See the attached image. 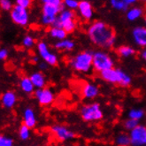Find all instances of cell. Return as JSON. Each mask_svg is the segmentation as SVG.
Masks as SVG:
<instances>
[{"label": "cell", "instance_id": "17", "mask_svg": "<svg viewBox=\"0 0 146 146\" xmlns=\"http://www.w3.org/2000/svg\"><path fill=\"white\" fill-rule=\"evenodd\" d=\"M23 121L24 124L29 128H33L36 124V117L35 111L30 107L26 108L23 113Z\"/></svg>", "mask_w": 146, "mask_h": 146}, {"label": "cell", "instance_id": "4", "mask_svg": "<svg viewBox=\"0 0 146 146\" xmlns=\"http://www.w3.org/2000/svg\"><path fill=\"white\" fill-rule=\"evenodd\" d=\"M99 75L101 79L105 82L113 84H119L124 88L128 87L132 82V79L129 74L121 70V68H111V69L101 72Z\"/></svg>", "mask_w": 146, "mask_h": 146}, {"label": "cell", "instance_id": "3", "mask_svg": "<svg viewBox=\"0 0 146 146\" xmlns=\"http://www.w3.org/2000/svg\"><path fill=\"white\" fill-rule=\"evenodd\" d=\"M69 65L73 69L81 74H89L93 69V51L83 50L73 56Z\"/></svg>", "mask_w": 146, "mask_h": 146}, {"label": "cell", "instance_id": "25", "mask_svg": "<svg viewBox=\"0 0 146 146\" xmlns=\"http://www.w3.org/2000/svg\"><path fill=\"white\" fill-rule=\"evenodd\" d=\"M145 116V111L143 109L141 108H133L130 109L127 113V118L132 119L135 121H140L141 119H143Z\"/></svg>", "mask_w": 146, "mask_h": 146}, {"label": "cell", "instance_id": "9", "mask_svg": "<svg viewBox=\"0 0 146 146\" xmlns=\"http://www.w3.org/2000/svg\"><path fill=\"white\" fill-rule=\"evenodd\" d=\"M37 51L40 57L44 59L49 66H56L58 62V58L56 53L52 52L50 49L46 42H39L37 44Z\"/></svg>", "mask_w": 146, "mask_h": 146}, {"label": "cell", "instance_id": "7", "mask_svg": "<svg viewBox=\"0 0 146 146\" xmlns=\"http://www.w3.org/2000/svg\"><path fill=\"white\" fill-rule=\"evenodd\" d=\"M114 61L106 51L98 50L93 51V69L98 73H101L107 69L113 68Z\"/></svg>", "mask_w": 146, "mask_h": 146}, {"label": "cell", "instance_id": "18", "mask_svg": "<svg viewBox=\"0 0 146 146\" xmlns=\"http://www.w3.org/2000/svg\"><path fill=\"white\" fill-rule=\"evenodd\" d=\"M29 78H30L32 83L34 84V86H35V88H36L37 90L45 88L46 79H45L44 74H42V73H41V72H35V73H33L30 75Z\"/></svg>", "mask_w": 146, "mask_h": 146}, {"label": "cell", "instance_id": "14", "mask_svg": "<svg viewBox=\"0 0 146 146\" xmlns=\"http://www.w3.org/2000/svg\"><path fill=\"white\" fill-rule=\"evenodd\" d=\"M132 38L135 44L142 48H146V28L143 26L135 27L132 30Z\"/></svg>", "mask_w": 146, "mask_h": 146}, {"label": "cell", "instance_id": "8", "mask_svg": "<svg viewBox=\"0 0 146 146\" xmlns=\"http://www.w3.org/2000/svg\"><path fill=\"white\" fill-rule=\"evenodd\" d=\"M50 132L55 138L59 142H66L73 140L76 136L75 133L63 125H54L51 127Z\"/></svg>", "mask_w": 146, "mask_h": 146}, {"label": "cell", "instance_id": "5", "mask_svg": "<svg viewBox=\"0 0 146 146\" xmlns=\"http://www.w3.org/2000/svg\"><path fill=\"white\" fill-rule=\"evenodd\" d=\"M77 27L76 14L74 11L65 9L58 14L51 28H62L67 34L73 33Z\"/></svg>", "mask_w": 146, "mask_h": 146}, {"label": "cell", "instance_id": "32", "mask_svg": "<svg viewBox=\"0 0 146 146\" xmlns=\"http://www.w3.org/2000/svg\"><path fill=\"white\" fill-rule=\"evenodd\" d=\"M22 44L26 48H31L35 45V39H34L31 36H25L22 40Z\"/></svg>", "mask_w": 146, "mask_h": 146}, {"label": "cell", "instance_id": "15", "mask_svg": "<svg viewBox=\"0 0 146 146\" xmlns=\"http://www.w3.org/2000/svg\"><path fill=\"white\" fill-rule=\"evenodd\" d=\"M77 10H78L80 16L85 21H90L93 18L94 10H93V7L90 2L86 1V0L80 1L78 9Z\"/></svg>", "mask_w": 146, "mask_h": 146}, {"label": "cell", "instance_id": "34", "mask_svg": "<svg viewBox=\"0 0 146 146\" xmlns=\"http://www.w3.org/2000/svg\"><path fill=\"white\" fill-rule=\"evenodd\" d=\"M8 56V50L5 49H0V60H4Z\"/></svg>", "mask_w": 146, "mask_h": 146}, {"label": "cell", "instance_id": "27", "mask_svg": "<svg viewBox=\"0 0 146 146\" xmlns=\"http://www.w3.org/2000/svg\"><path fill=\"white\" fill-rule=\"evenodd\" d=\"M19 136H20V138L23 141L28 140L30 136V128L26 126L25 124L21 125L20 127V129H19Z\"/></svg>", "mask_w": 146, "mask_h": 146}, {"label": "cell", "instance_id": "28", "mask_svg": "<svg viewBox=\"0 0 146 146\" xmlns=\"http://www.w3.org/2000/svg\"><path fill=\"white\" fill-rule=\"evenodd\" d=\"M139 125V121H135V119H125V121L123 122V127L127 131H132L133 129Z\"/></svg>", "mask_w": 146, "mask_h": 146}, {"label": "cell", "instance_id": "29", "mask_svg": "<svg viewBox=\"0 0 146 146\" xmlns=\"http://www.w3.org/2000/svg\"><path fill=\"white\" fill-rule=\"evenodd\" d=\"M63 4L66 9L71 11L77 10L79 6V1H77V0H65V1H63Z\"/></svg>", "mask_w": 146, "mask_h": 146}, {"label": "cell", "instance_id": "23", "mask_svg": "<svg viewBox=\"0 0 146 146\" xmlns=\"http://www.w3.org/2000/svg\"><path fill=\"white\" fill-rule=\"evenodd\" d=\"M117 53L119 57L127 58L135 54V50L129 45H121L117 49Z\"/></svg>", "mask_w": 146, "mask_h": 146}, {"label": "cell", "instance_id": "6", "mask_svg": "<svg viewBox=\"0 0 146 146\" xmlns=\"http://www.w3.org/2000/svg\"><path fill=\"white\" fill-rule=\"evenodd\" d=\"M79 113L82 121L86 122H97L104 117L101 106L97 102L88 103L80 107Z\"/></svg>", "mask_w": 146, "mask_h": 146}, {"label": "cell", "instance_id": "16", "mask_svg": "<svg viewBox=\"0 0 146 146\" xmlns=\"http://www.w3.org/2000/svg\"><path fill=\"white\" fill-rule=\"evenodd\" d=\"M135 3V0H111L110 1L111 6L114 10L126 13L131 7V5H133Z\"/></svg>", "mask_w": 146, "mask_h": 146}, {"label": "cell", "instance_id": "31", "mask_svg": "<svg viewBox=\"0 0 146 146\" xmlns=\"http://www.w3.org/2000/svg\"><path fill=\"white\" fill-rule=\"evenodd\" d=\"M0 146H13V140L11 137L0 134Z\"/></svg>", "mask_w": 146, "mask_h": 146}, {"label": "cell", "instance_id": "33", "mask_svg": "<svg viewBox=\"0 0 146 146\" xmlns=\"http://www.w3.org/2000/svg\"><path fill=\"white\" fill-rule=\"evenodd\" d=\"M32 2L30 0H16V5H20L25 9H28V8L31 5Z\"/></svg>", "mask_w": 146, "mask_h": 146}, {"label": "cell", "instance_id": "10", "mask_svg": "<svg viewBox=\"0 0 146 146\" xmlns=\"http://www.w3.org/2000/svg\"><path fill=\"white\" fill-rule=\"evenodd\" d=\"M11 18L15 24L24 27L29 21V14L28 9H25L20 5H14L11 11Z\"/></svg>", "mask_w": 146, "mask_h": 146}, {"label": "cell", "instance_id": "38", "mask_svg": "<svg viewBox=\"0 0 146 146\" xmlns=\"http://www.w3.org/2000/svg\"><path fill=\"white\" fill-rule=\"evenodd\" d=\"M144 25H145V26H144V27L146 28V15L144 16Z\"/></svg>", "mask_w": 146, "mask_h": 146}, {"label": "cell", "instance_id": "37", "mask_svg": "<svg viewBox=\"0 0 146 146\" xmlns=\"http://www.w3.org/2000/svg\"><path fill=\"white\" fill-rule=\"evenodd\" d=\"M32 60H33V62H35V63H36V62H38V60H39V58H38V57H34V58H32Z\"/></svg>", "mask_w": 146, "mask_h": 146}, {"label": "cell", "instance_id": "12", "mask_svg": "<svg viewBox=\"0 0 146 146\" xmlns=\"http://www.w3.org/2000/svg\"><path fill=\"white\" fill-rule=\"evenodd\" d=\"M79 90L82 98L87 100H92L99 95V88L90 82H82Z\"/></svg>", "mask_w": 146, "mask_h": 146}, {"label": "cell", "instance_id": "21", "mask_svg": "<svg viewBox=\"0 0 146 146\" xmlns=\"http://www.w3.org/2000/svg\"><path fill=\"white\" fill-rule=\"evenodd\" d=\"M55 48L59 50H65V51H70L74 50L75 46V42L69 38H66L61 41H58L55 44Z\"/></svg>", "mask_w": 146, "mask_h": 146}, {"label": "cell", "instance_id": "35", "mask_svg": "<svg viewBox=\"0 0 146 146\" xmlns=\"http://www.w3.org/2000/svg\"><path fill=\"white\" fill-rule=\"evenodd\" d=\"M38 66H39V68H40L41 70H47L48 67H49V65L46 62H44V61H42V62L39 63Z\"/></svg>", "mask_w": 146, "mask_h": 146}, {"label": "cell", "instance_id": "30", "mask_svg": "<svg viewBox=\"0 0 146 146\" xmlns=\"http://www.w3.org/2000/svg\"><path fill=\"white\" fill-rule=\"evenodd\" d=\"M13 6L14 5H13V3L10 0H0V7H1V9L4 11L11 12Z\"/></svg>", "mask_w": 146, "mask_h": 146}, {"label": "cell", "instance_id": "22", "mask_svg": "<svg viewBox=\"0 0 146 146\" xmlns=\"http://www.w3.org/2000/svg\"><path fill=\"white\" fill-rule=\"evenodd\" d=\"M20 87L21 90L27 94H31L35 91V86L32 83L29 77H23L20 82Z\"/></svg>", "mask_w": 146, "mask_h": 146}, {"label": "cell", "instance_id": "24", "mask_svg": "<svg viewBox=\"0 0 146 146\" xmlns=\"http://www.w3.org/2000/svg\"><path fill=\"white\" fill-rule=\"evenodd\" d=\"M114 143L116 146H131L129 135L127 133H119L116 135Z\"/></svg>", "mask_w": 146, "mask_h": 146}, {"label": "cell", "instance_id": "19", "mask_svg": "<svg viewBox=\"0 0 146 146\" xmlns=\"http://www.w3.org/2000/svg\"><path fill=\"white\" fill-rule=\"evenodd\" d=\"M1 102L5 108H13L17 102L16 94L13 91H7L4 93L1 98Z\"/></svg>", "mask_w": 146, "mask_h": 146}, {"label": "cell", "instance_id": "11", "mask_svg": "<svg viewBox=\"0 0 146 146\" xmlns=\"http://www.w3.org/2000/svg\"><path fill=\"white\" fill-rule=\"evenodd\" d=\"M128 135L131 146H146V126L139 124Z\"/></svg>", "mask_w": 146, "mask_h": 146}, {"label": "cell", "instance_id": "13", "mask_svg": "<svg viewBox=\"0 0 146 146\" xmlns=\"http://www.w3.org/2000/svg\"><path fill=\"white\" fill-rule=\"evenodd\" d=\"M35 97L37 99L39 104L41 106H44L52 104L55 99L54 93L49 88L36 90L35 91Z\"/></svg>", "mask_w": 146, "mask_h": 146}, {"label": "cell", "instance_id": "1", "mask_svg": "<svg viewBox=\"0 0 146 146\" xmlns=\"http://www.w3.org/2000/svg\"><path fill=\"white\" fill-rule=\"evenodd\" d=\"M87 35L94 45L102 49H110L116 44V34L113 27L107 23L96 21L87 29Z\"/></svg>", "mask_w": 146, "mask_h": 146}, {"label": "cell", "instance_id": "2", "mask_svg": "<svg viewBox=\"0 0 146 146\" xmlns=\"http://www.w3.org/2000/svg\"><path fill=\"white\" fill-rule=\"evenodd\" d=\"M41 22L44 26H52L65 6L61 0H42Z\"/></svg>", "mask_w": 146, "mask_h": 146}, {"label": "cell", "instance_id": "20", "mask_svg": "<svg viewBox=\"0 0 146 146\" xmlns=\"http://www.w3.org/2000/svg\"><path fill=\"white\" fill-rule=\"evenodd\" d=\"M143 9L139 6H132L126 13V17L129 21H135L140 19L143 15Z\"/></svg>", "mask_w": 146, "mask_h": 146}, {"label": "cell", "instance_id": "26", "mask_svg": "<svg viewBox=\"0 0 146 146\" xmlns=\"http://www.w3.org/2000/svg\"><path fill=\"white\" fill-rule=\"evenodd\" d=\"M49 34L51 37L54 39H57L58 41H61V40L66 39V36H67V33L62 28H50Z\"/></svg>", "mask_w": 146, "mask_h": 146}, {"label": "cell", "instance_id": "36", "mask_svg": "<svg viewBox=\"0 0 146 146\" xmlns=\"http://www.w3.org/2000/svg\"><path fill=\"white\" fill-rule=\"evenodd\" d=\"M140 57H141V58L143 59V61L146 62V48L142 50V51L140 52Z\"/></svg>", "mask_w": 146, "mask_h": 146}]
</instances>
